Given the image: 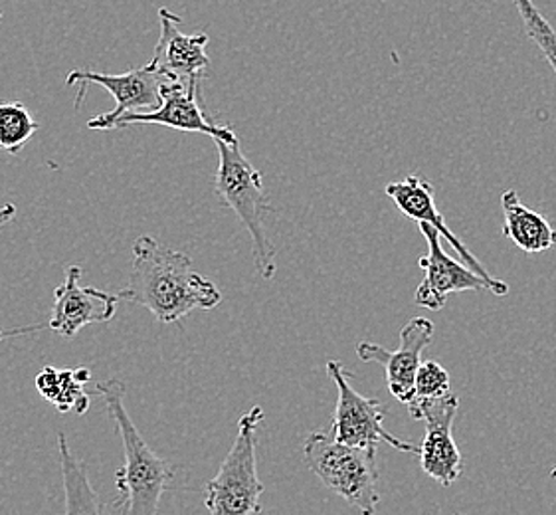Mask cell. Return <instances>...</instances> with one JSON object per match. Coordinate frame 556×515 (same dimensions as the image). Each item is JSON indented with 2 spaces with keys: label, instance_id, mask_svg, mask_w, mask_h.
<instances>
[{
  "label": "cell",
  "instance_id": "cell-13",
  "mask_svg": "<svg viewBox=\"0 0 556 515\" xmlns=\"http://www.w3.org/2000/svg\"><path fill=\"white\" fill-rule=\"evenodd\" d=\"M178 23L180 16L168 11L167 7L159 11L161 34L149 66L168 78L202 79L211 67V58L206 54L208 34L180 33Z\"/></svg>",
  "mask_w": 556,
  "mask_h": 515
},
{
  "label": "cell",
  "instance_id": "cell-2",
  "mask_svg": "<svg viewBox=\"0 0 556 515\" xmlns=\"http://www.w3.org/2000/svg\"><path fill=\"white\" fill-rule=\"evenodd\" d=\"M98 392L103 397L113 423L117 426L125 454V466L115 474L119 495L113 502L112 510L127 515L156 514L161 498L173 486L177 468L167 460L159 459L137 430L123 404L125 385L119 379L100 382Z\"/></svg>",
  "mask_w": 556,
  "mask_h": 515
},
{
  "label": "cell",
  "instance_id": "cell-16",
  "mask_svg": "<svg viewBox=\"0 0 556 515\" xmlns=\"http://www.w3.org/2000/svg\"><path fill=\"white\" fill-rule=\"evenodd\" d=\"M91 381V370L86 367L78 369H54L45 367L36 375V389L42 399L56 406L58 413H78L84 415L89 409V394L84 385Z\"/></svg>",
  "mask_w": 556,
  "mask_h": 515
},
{
  "label": "cell",
  "instance_id": "cell-19",
  "mask_svg": "<svg viewBox=\"0 0 556 515\" xmlns=\"http://www.w3.org/2000/svg\"><path fill=\"white\" fill-rule=\"evenodd\" d=\"M513 2L521 14L525 33L531 36L534 45L539 46V50L548 60L556 76V30L553 28V24L548 23L541 11L536 9L534 0H513Z\"/></svg>",
  "mask_w": 556,
  "mask_h": 515
},
{
  "label": "cell",
  "instance_id": "cell-17",
  "mask_svg": "<svg viewBox=\"0 0 556 515\" xmlns=\"http://www.w3.org/2000/svg\"><path fill=\"white\" fill-rule=\"evenodd\" d=\"M58 449L62 460V476L66 488L67 514H103L105 507L101 505L98 493L89 486L88 470L81 460L72 454L67 440L62 432L58 435Z\"/></svg>",
  "mask_w": 556,
  "mask_h": 515
},
{
  "label": "cell",
  "instance_id": "cell-6",
  "mask_svg": "<svg viewBox=\"0 0 556 515\" xmlns=\"http://www.w3.org/2000/svg\"><path fill=\"white\" fill-rule=\"evenodd\" d=\"M327 375L334 382L339 399H337V409H334L333 430L334 438L358 447V449L377 450L379 442H387L392 449L399 452H408V454H420V449H416L410 442L401 440L394 435H390L384 428V404L379 399H367L361 392H356L349 381V373L345 365L337 359L327 361Z\"/></svg>",
  "mask_w": 556,
  "mask_h": 515
},
{
  "label": "cell",
  "instance_id": "cell-21",
  "mask_svg": "<svg viewBox=\"0 0 556 515\" xmlns=\"http://www.w3.org/2000/svg\"><path fill=\"white\" fill-rule=\"evenodd\" d=\"M48 329V324L46 325H28V327H21V329H11V331H2L0 329V339H4V337L12 336H26V334H34V331H40V329Z\"/></svg>",
  "mask_w": 556,
  "mask_h": 515
},
{
  "label": "cell",
  "instance_id": "cell-9",
  "mask_svg": "<svg viewBox=\"0 0 556 515\" xmlns=\"http://www.w3.org/2000/svg\"><path fill=\"white\" fill-rule=\"evenodd\" d=\"M457 409L459 399L454 392L408 404L412 418L426 423V437L418 454L420 466L444 488L452 486L462 476V452L452 435Z\"/></svg>",
  "mask_w": 556,
  "mask_h": 515
},
{
  "label": "cell",
  "instance_id": "cell-18",
  "mask_svg": "<svg viewBox=\"0 0 556 515\" xmlns=\"http://www.w3.org/2000/svg\"><path fill=\"white\" fill-rule=\"evenodd\" d=\"M40 129L33 113L21 101L0 103V151L16 155Z\"/></svg>",
  "mask_w": 556,
  "mask_h": 515
},
{
  "label": "cell",
  "instance_id": "cell-7",
  "mask_svg": "<svg viewBox=\"0 0 556 515\" xmlns=\"http://www.w3.org/2000/svg\"><path fill=\"white\" fill-rule=\"evenodd\" d=\"M168 76L156 72L153 67H135L119 76L113 74H101L93 70H72L67 74L66 86L78 88L76 108L81 105L84 93L88 90L89 84H98L103 90L110 91L115 100V108L112 112L103 113L98 117H91L88 122V129H101L110 131L113 124L125 115V113L153 112L163 103V84Z\"/></svg>",
  "mask_w": 556,
  "mask_h": 515
},
{
  "label": "cell",
  "instance_id": "cell-20",
  "mask_svg": "<svg viewBox=\"0 0 556 515\" xmlns=\"http://www.w3.org/2000/svg\"><path fill=\"white\" fill-rule=\"evenodd\" d=\"M450 373L435 361H424L420 369L416 373V381H414V389H416V397L412 401H426V399H438L444 397L450 391ZM410 404V403H408Z\"/></svg>",
  "mask_w": 556,
  "mask_h": 515
},
{
  "label": "cell",
  "instance_id": "cell-22",
  "mask_svg": "<svg viewBox=\"0 0 556 515\" xmlns=\"http://www.w3.org/2000/svg\"><path fill=\"white\" fill-rule=\"evenodd\" d=\"M16 216V206L14 204H2L0 206V228H4V226L11 223L12 218Z\"/></svg>",
  "mask_w": 556,
  "mask_h": 515
},
{
  "label": "cell",
  "instance_id": "cell-10",
  "mask_svg": "<svg viewBox=\"0 0 556 515\" xmlns=\"http://www.w3.org/2000/svg\"><path fill=\"white\" fill-rule=\"evenodd\" d=\"M201 78H168L163 84V103L153 112L125 113L113 129H123L129 125H163L185 134L208 135L212 139H223L228 143L240 141L238 135L224 125L214 124L202 112L199 86Z\"/></svg>",
  "mask_w": 556,
  "mask_h": 515
},
{
  "label": "cell",
  "instance_id": "cell-15",
  "mask_svg": "<svg viewBox=\"0 0 556 515\" xmlns=\"http://www.w3.org/2000/svg\"><path fill=\"white\" fill-rule=\"evenodd\" d=\"M501 209L505 216L503 236L527 254L545 252L556 244V230L543 214L525 206L517 191H507L501 197Z\"/></svg>",
  "mask_w": 556,
  "mask_h": 515
},
{
  "label": "cell",
  "instance_id": "cell-1",
  "mask_svg": "<svg viewBox=\"0 0 556 515\" xmlns=\"http://www.w3.org/2000/svg\"><path fill=\"white\" fill-rule=\"evenodd\" d=\"M125 302L141 305L159 324H178L197 310H212L223 302L214 281L192 269L185 252L168 248L153 236L134 242L129 284L119 291Z\"/></svg>",
  "mask_w": 556,
  "mask_h": 515
},
{
  "label": "cell",
  "instance_id": "cell-14",
  "mask_svg": "<svg viewBox=\"0 0 556 515\" xmlns=\"http://www.w3.org/2000/svg\"><path fill=\"white\" fill-rule=\"evenodd\" d=\"M384 192L389 194L404 216L416 221L418 225L428 223V225L434 226L442 238L450 242V247L456 250L462 262L468 264L469 268L476 269L479 276H483L485 280L493 281V284H505L500 278H493L490 272L483 268V264L479 262L478 258L469 252L468 247H464V242L450 230V226L445 225L444 214L440 213L435 206L434 187L424 175H408L406 179L394 180L387 185Z\"/></svg>",
  "mask_w": 556,
  "mask_h": 515
},
{
  "label": "cell",
  "instance_id": "cell-24",
  "mask_svg": "<svg viewBox=\"0 0 556 515\" xmlns=\"http://www.w3.org/2000/svg\"><path fill=\"white\" fill-rule=\"evenodd\" d=\"M0 18H2V11H0Z\"/></svg>",
  "mask_w": 556,
  "mask_h": 515
},
{
  "label": "cell",
  "instance_id": "cell-4",
  "mask_svg": "<svg viewBox=\"0 0 556 515\" xmlns=\"http://www.w3.org/2000/svg\"><path fill=\"white\" fill-rule=\"evenodd\" d=\"M307 468L329 490L355 505L363 514H375L380 502L377 483V450L358 449L337 440L331 428L317 430L303 442Z\"/></svg>",
  "mask_w": 556,
  "mask_h": 515
},
{
  "label": "cell",
  "instance_id": "cell-23",
  "mask_svg": "<svg viewBox=\"0 0 556 515\" xmlns=\"http://www.w3.org/2000/svg\"><path fill=\"white\" fill-rule=\"evenodd\" d=\"M551 476H553V478H556V468H553V472H551Z\"/></svg>",
  "mask_w": 556,
  "mask_h": 515
},
{
  "label": "cell",
  "instance_id": "cell-5",
  "mask_svg": "<svg viewBox=\"0 0 556 515\" xmlns=\"http://www.w3.org/2000/svg\"><path fill=\"white\" fill-rule=\"evenodd\" d=\"M264 409L252 406L238 423L235 444L218 474L204 488V505L212 515H252L262 512L264 483L257 476V430Z\"/></svg>",
  "mask_w": 556,
  "mask_h": 515
},
{
  "label": "cell",
  "instance_id": "cell-12",
  "mask_svg": "<svg viewBox=\"0 0 556 515\" xmlns=\"http://www.w3.org/2000/svg\"><path fill=\"white\" fill-rule=\"evenodd\" d=\"M81 268L67 266L66 278L54 291V307L48 319V329L58 336L72 337L88 325L108 324L115 317L119 293L79 286Z\"/></svg>",
  "mask_w": 556,
  "mask_h": 515
},
{
  "label": "cell",
  "instance_id": "cell-3",
  "mask_svg": "<svg viewBox=\"0 0 556 515\" xmlns=\"http://www.w3.org/2000/svg\"><path fill=\"white\" fill-rule=\"evenodd\" d=\"M218 149V171L214 180V191L224 206L232 209L254 242L257 274L264 280L276 276V248L266 233V216L269 201L264 191L262 173L257 171L240 149V141L228 143L214 139Z\"/></svg>",
  "mask_w": 556,
  "mask_h": 515
},
{
  "label": "cell",
  "instance_id": "cell-8",
  "mask_svg": "<svg viewBox=\"0 0 556 515\" xmlns=\"http://www.w3.org/2000/svg\"><path fill=\"white\" fill-rule=\"evenodd\" d=\"M420 233L428 242V254L418 260V266L424 269V280L414 293V302L420 307L440 312L447 298L457 291L488 290L495 296L509 293L507 281L493 284L479 276L476 269L469 268L468 264H459L454 258L447 256L442 248V235L434 226L420 223Z\"/></svg>",
  "mask_w": 556,
  "mask_h": 515
},
{
  "label": "cell",
  "instance_id": "cell-11",
  "mask_svg": "<svg viewBox=\"0 0 556 515\" xmlns=\"http://www.w3.org/2000/svg\"><path fill=\"white\" fill-rule=\"evenodd\" d=\"M434 339V324L426 317H412L401 329V348H380L372 341H361L356 355L365 363H379L387 370V385L396 401L408 404L416 397L414 381L422 365V351Z\"/></svg>",
  "mask_w": 556,
  "mask_h": 515
}]
</instances>
